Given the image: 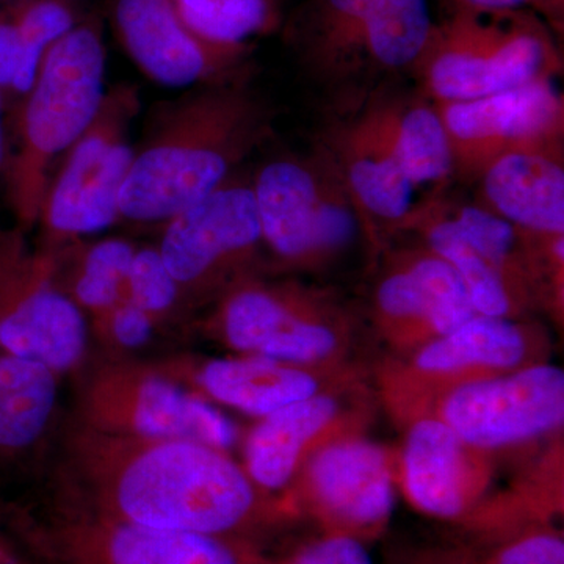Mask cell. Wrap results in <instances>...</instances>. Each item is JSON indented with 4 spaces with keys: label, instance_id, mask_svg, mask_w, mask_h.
I'll list each match as a JSON object with an SVG mask.
<instances>
[{
    "label": "cell",
    "instance_id": "cell-16",
    "mask_svg": "<svg viewBox=\"0 0 564 564\" xmlns=\"http://www.w3.org/2000/svg\"><path fill=\"white\" fill-rule=\"evenodd\" d=\"M304 497L326 533L348 534L366 543L388 525L395 510L388 454L362 437L323 445L307 463Z\"/></svg>",
    "mask_w": 564,
    "mask_h": 564
},
{
    "label": "cell",
    "instance_id": "cell-6",
    "mask_svg": "<svg viewBox=\"0 0 564 564\" xmlns=\"http://www.w3.org/2000/svg\"><path fill=\"white\" fill-rule=\"evenodd\" d=\"M251 185L263 247L282 265H323L362 236L377 243L343 176L321 148L307 155L273 159Z\"/></svg>",
    "mask_w": 564,
    "mask_h": 564
},
{
    "label": "cell",
    "instance_id": "cell-35",
    "mask_svg": "<svg viewBox=\"0 0 564 564\" xmlns=\"http://www.w3.org/2000/svg\"><path fill=\"white\" fill-rule=\"evenodd\" d=\"M440 2L445 14L456 13V11L532 10L533 7V0H440Z\"/></svg>",
    "mask_w": 564,
    "mask_h": 564
},
{
    "label": "cell",
    "instance_id": "cell-26",
    "mask_svg": "<svg viewBox=\"0 0 564 564\" xmlns=\"http://www.w3.org/2000/svg\"><path fill=\"white\" fill-rule=\"evenodd\" d=\"M137 248L122 239L74 240L54 252L57 280L85 315L98 317L124 299Z\"/></svg>",
    "mask_w": 564,
    "mask_h": 564
},
{
    "label": "cell",
    "instance_id": "cell-4",
    "mask_svg": "<svg viewBox=\"0 0 564 564\" xmlns=\"http://www.w3.org/2000/svg\"><path fill=\"white\" fill-rule=\"evenodd\" d=\"M104 80L101 22L90 17L52 44L31 90L10 111L13 139L3 180L22 231L39 221L52 163L63 158L101 109Z\"/></svg>",
    "mask_w": 564,
    "mask_h": 564
},
{
    "label": "cell",
    "instance_id": "cell-17",
    "mask_svg": "<svg viewBox=\"0 0 564 564\" xmlns=\"http://www.w3.org/2000/svg\"><path fill=\"white\" fill-rule=\"evenodd\" d=\"M339 118L322 133L321 148L350 192L352 202L378 242L380 225L397 231L411 214L413 182L404 173L399 155L373 96Z\"/></svg>",
    "mask_w": 564,
    "mask_h": 564
},
{
    "label": "cell",
    "instance_id": "cell-2",
    "mask_svg": "<svg viewBox=\"0 0 564 564\" xmlns=\"http://www.w3.org/2000/svg\"><path fill=\"white\" fill-rule=\"evenodd\" d=\"M274 109L248 79L196 87L155 115L120 195V218L165 223L231 180L272 133Z\"/></svg>",
    "mask_w": 564,
    "mask_h": 564
},
{
    "label": "cell",
    "instance_id": "cell-15",
    "mask_svg": "<svg viewBox=\"0 0 564 564\" xmlns=\"http://www.w3.org/2000/svg\"><path fill=\"white\" fill-rule=\"evenodd\" d=\"M115 32L132 62L166 87H203L248 79L251 44L204 39L174 0H115Z\"/></svg>",
    "mask_w": 564,
    "mask_h": 564
},
{
    "label": "cell",
    "instance_id": "cell-11",
    "mask_svg": "<svg viewBox=\"0 0 564 564\" xmlns=\"http://www.w3.org/2000/svg\"><path fill=\"white\" fill-rule=\"evenodd\" d=\"M543 79L473 101L433 102L451 152L452 180L475 185L508 155L564 161V99Z\"/></svg>",
    "mask_w": 564,
    "mask_h": 564
},
{
    "label": "cell",
    "instance_id": "cell-1",
    "mask_svg": "<svg viewBox=\"0 0 564 564\" xmlns=\"http://www.w3.org/2000/svg\"><path fill=\"white\" fill-rule=\"evenodd\" d=\"M73 456L93 513L115 521L248 540L274 514L239 464L198 441L139 440L82 425Z\"/></svg>",
    "mask_w": 564,
    "mask_h": 564
},
{
    "label": "cell",
    "instance_id": "cell-36",
    "mask_svg": "<svg viewBox=\"0 0 564 564\" xmlns=\"http://www.w3.org/2000/svg\"><path fill=\"white\" fill-rule=\"evenodd\" d=\"M532 10L540 14L556 36L562 39L564 31V0H533Z\"/></svg>",
    "mask_w": 564,
    "mask_h": 564
},
{
    "label": "cell",
    "instance_id": "cell-25",
    "mask_svg": "<svg viewBox=\"0 0 564 564\" xmlns=\"http://www.w3.org/2000/svg\"><path fill=\"white\" fill-rule=\"evenodd\" d=\"M378 102L389 137L404 173L415 188L437 187L443 192L452 181L451 152L436 107L417 95L395 96L378 91Z\"/></svg>",
    "mask_w": 564,
    "mask_h": 564
},
{
    "label": "cell",
    "instance_id": "cell-12",
    "mask_svg": "<svg viewBox=\"0 0 564 564\" xmlns=\"http://www.w3.org/2000/svg\"><path fill=\"white\" fill-rule=\"evenodd\" d=\"M263 247L252 185L229 180L163 226L161 252L184 304L223 295L250 276Z\"/></svg>",
    "mask_w": 564,
    "mask_h": 564
},
{
    "label": "cell",
    "instance_id": "cell-34",
    "mask_svg": "<svg viewBox=\"0 0 564 564\" xmlns=\"http://www.w3.org/2000/svg\"><path fill=\"white\" fill-rule=\"evenodd\" d=\"M0 564H39L6 514H0Z\"/></svg>",
    "mask_w": 564,
    "mask_h": 564
},
{
    "label": "cell",
    "instance_id": "cell-5",
    "mask_svg": "<svg viewBox=\"0 0 564 564\" xmlns=\"http://www.w3.org/2000/svg\"><path fill=\"white\" fill-rule=\"evenodd\" d=\"M563 73L558 36L530 9L456 11L434 22L411 76L432 102L473 101Z\"/></svg>",
    "mask_w": 564,
    "mask_h": 564
},
{
    "label": "cell",
    "instance_id": "cell-23",
    "mask_svg": "<svg viewBox=\"0 0 564 564\" xmlns=\"http://www.w3.org/2000/svg\"><path fill=\"white\" fill-rule=\"evenodd\" d=\"M529 340L524 326L513 318L475 314L454 332L426 340L414 356V367L430 377L510 372L524 361Z\"/></svg>",
    "mask_w": 564,
    "mask_h": 564
},
{
    "label": "cell",
    "instance_id": "cell-39",
    "mask_svg": "<svg viewBox=\"0 0 564 564\" xmlns=\"http://www.w3.org/2000/svg\"><path fill=\"white\" fill-rule=\"evenodd\" d=\"M18 2V0H0V6H7V3Z\"/></svg>",
    "mask_w": 564,
    "mask_h": 564
},
{
    "label": "cell",
    "instance_id": "cell-30",
    "mask_svg": "<svg viewBox=\"0 0 564 564\" xmlns=\"http://www.w3.org/2000/svg\"><path fill=\"white\" fill-rule=\"evenodd\" d=\"M456 564H564L563 533L547 524L508 530L478 554H452Z\"/></svg>",
    "mask_w": 564,
    "mask_h": 564
},
{
    "label": "cell",
    "instance_id": "cell-10",
    "mask_svg": "<svg viewBox=\"0 0 564 564\" xmlns=\"http://www.w3.org/2000/svg\"><path fill=\"white\" fill-rule=\"evenodd\" d=\"M39 564H270L251 541L173 532L76 514L52 527H32L9 514Z\"/></svg>",
    "mask_w": 564,
    "mask_h": 564
},
{
    "label": "cell",
    "instance_id": "cell-31",
    "mask_svg": "<svg viewBox=\"0 0 564 564\" xmlns=\"http://www.w3.org/2000/svg\"><path fill=\"white\" fill-rule=\"evenodd\" d=\"M91 321L104 343L118 351L140 350L150 343L158 326L150 315L126 299Z\"/></svg>",
    "mask_w": 564,
    "mask_h": 564
},
{
    "label": "cell",
    "instance_id": "cell-32",
    "mask_svg": "<svg viewBox=\"0 0 564 564\" xmlns=\"http://www.w3.org/2000/svg\"><path fill=\"white\" fill-rule=\"evenodd\" d=\"M270 564H373L364 541L348 534L325 533Z\"/></svg>",
    "mask_w": 564,
    "mask_h": 564
},
{
    "label": "cell",
    "instance_id": "cell-33",
    "mask_svg": "<svg viewBox=\"0 0 564 564\" xmlns=\"http://www.w3.org/2000/svg\"><path fill=\"white\" fill-rule=\"evenodd\" d=\"M22 68V44L10 6H0V96L7 113L13 109Z\"/></svg>",
    "mask_w": 564,
    "mask_h": 564
},
{
    "label": "cell",
    "instance_id": "cell-21",
    "mask_svg": "<svg viewBox=\"0 0 564 564\" xmlns=\"http://www.w3.org/2000/svg\"><path fill=\"white\" fill-rule=\"evenodd\" d=\"M192 377L206 399L258 419L321 392L306 367L261 356L207 359L196 364Z\"/></svg>",
    "mask_w": 564,
    "mask_h": 564
},
{
    "label": "cell",
    "instance_id": "cell-14",
    "mask_svg": "<svg viewBox=\"0 0 564 564\" xmlns=\"http://www.w3.org/2000/svg\"><path fill=\"white\" fill-rule=\"evenodd\" d=\"M440 419L478 451L547 436L564 422L563 370L538 364L464 381L444 397Z\"/></svg>",
    "mask_w": 564,
    "mask_h": 564
},
{
    "label": "cell",
    "instance_id": "cell-28",
    "mask_svg": "<svg viewBox=\"0 0 564 564\" xmlns=\"http://www.w3.org/2000/svg\"><path fill=\"white\" fill-rule=\"evenodd\" d=\"M193 31L226 44H248V39L273 28L274 0H174Z\"/></svg>",
    "mask_w": 564,
    "mask_h": 564
},
{
    "label": "cell",
    "instance_id": "cell-24",
    "mask_svg": "<svg viewBox=\"0 0 564 564\" xmlns=\"http://www.w3.org/2000/svg\"><path fill=\"white\" fill-rule=\"evenodd\" d=\"M58 377L44 364L0 347V459L31 454L50 432Z\"/></svg>",
    "mask_w": 564,
    "mask_h": 564
},
{
    "label": "cell",
    "instance_id": "cell-38",
    "mask_svg": "<svg viewBox=\"0 0 564 564\" xmlns=\"http://www.w3.org/2000/svg\"><path fill=\"white\" fill-rule=\"evenodd\" d=\"M411 564H456L454 556L451 555H425L421 556L417 562Z\"/></svg>",
    "mask_w": 564,
    "mask_h": 564
},
{
    "label": "cell",
    "instance_id": "cell-7",
    "mask_svg": "<svg viewBox=\"0 0 564 564\" xmlns=\"http://www.w3.org/2000/svg\"><path fill=\"white\" fill-rule=\"evenodd\" d=\"M140 110L133 85L106 93L101 109L51 176L39 221L44 250L55 251L120 220V195L135 155L131 128Z\"/></svg>",
    "mask_w": 564,
    "mask_h": 564
},
{
    "label": "cell",
    "instance_id": "cell-9",
    "mask_svg": "<svg viewBox=\"0 0 564 564\" xmlns=\"http://www.w3.org/2000/svg\"><path fill=\"white\" fill-rule=\"evenodd\" d=\"M82 425L139 440H191L228 451L236 426L199 393L152 367H101L82 395Z\"/></svg>",
    "mask_w": 564,
    "mask_h": 564
},
{
    "label": "cell",
    "instance_id": "cell-8",
    "mask_svg": "<svg viewBox=\"0 0 564 564\" xmlns=\"http://www.w3.org/2000/svg\"><path fill=\"white\" fill-rule=\"evenodd\" d=\"M0 347L57 375L88 348L87 315L63 291L54 252L31 248L20 226L0 228Z\"/></svg>",
    "mask_w": 564,
    "mask_h": 564
},
{
    "label": "cell",
    "instance_id": "cell-20",
    "mask_svg": "<svg viewBox=\"0 0 564 564\" xmlns=\"http://www.w3.org/2000/svg\"><path fill=\"white\" fill-rule=\"evenodd\" d=\"M466 445L440 417L413 423L404 440L402 484L413 507L443 521H458L470 510Z\"/></svg>",
    "mask_w": 564,
    "mask_h": 564
},
{
    "label": "cell",
    "instance_id": "cell-29",
    "mask_svg": "<svg viewBox=\"0 0 564 564\" xmlns=\"http://www.w3.org/2000/svg\"><path fill=\"white\" fill-rule=\"evenodd\" d=\"M124 299L150 315L155 325L184 306L180 285L166 269L158 247L141 248L133 254Z\"/></svg>",
    "mask_w": 564,
    "mask_h": 564
},
{
    "label": "cell",
    "instance_id": "cell-18",
    "mask_svg": "<svg viewBox=\"0 0 564 564\" xmlns=\"http://www.w3.org/2000/svg\"><path fill=\"white\" fill-rule=\"evenodd\" d=\"M373 314L386 332L430 340L454 332L477 313L454 267L423 245L393 259L378 280Z\"/></svg>",
    "mask_w": 564,
    "mask_h": 564
},
{
    "label": "cell",
    "instance_id": "cell-13",
    "mask_svg": "<svg viewBox=\"0 0 564 564\" xmlns=\"http://www.w3.org/2000/svg\"><path fill=\"white\" fill-rule=\"evenodd\" d=\"M212 328L240 355L307 367L340 347L336 307L295 284H265L251 276L220 296Z\"/></svg>",
    "mask_w": 564,
    "mask_h": 564
},
{
    "label": "cell",
    "instance_id": "cell-37",
    "mask_svg": "<svg viewBox=\"0 0 564 564\" xmlns=\"http://www.w3.org/2000/svg\"><path fill=\"white\" fill-rule=\"evenodd\" d=\"M6 115V104L0 96V177H3L7 161H9V131H7Z\"/></svg>",
    "mask_w": 564,
    "mask_h": 564
},
{
    "label": "cell",
    "instance_id": "cell-3",
    "mask_svg": "<svg viewBox=\"0 0 564 564\" xmlns=\"http://www.w3.org/2000/svg\"><path fill=\"white\" fill-rule=\"evenodd\" d=\"M433 25L429 0H304L284 39L307 80L344 113L411 76Z\"/></svg>",
    "mask_w": 564,
    "mask_h": 564
},
{
    "label": "cell",
    "instance_id": "cell-19",
    "mask_svg": "<svg viewBox=\"0 0 564 564\" xmlns=\"http://www.w3.org/2000/svg\"><path fill=\"white\" fill-rule=\"evenodd\" d=\"M475 206L514 228L543 237L564 236V161L508 155L474 185Z\"/></svg>",
    "mask_w": 564,
    "mask_h": 564
},
{
    "label": "cell",
    "instance_id": "cell-27",
    "mask_svg": "<svg viewBox=\"0 0 564 564\" xmlns=\"http://www.w3.org/2000/svg\"><path fill=\"white\" fill-rule=\"evenodd\" d=\"M7 6L13 11L22 44V68L14 93V109L31 90L41 61L52 44L66 35L79 20L73 0H18Z\"/></svg>",
    "mask_w": 564,
    "mask_h": 564
},
{
    "label": "cell",
    "instance_id": "cell-22",
    "mask_svg": "<svg viewBox=\"0 0 564 564\" xmlns=\"http://www.w3.org/2000/svg\"><path fill=\"white\" fill-rule=\"evenodd\" d=\"M337 414V400L318 392L259 419L245 441V473L252 484L261 491L288 488L307 448Z\"/></svg>",
    "mask_w": 564,
    "mask_h": 564
}]
</instances>
